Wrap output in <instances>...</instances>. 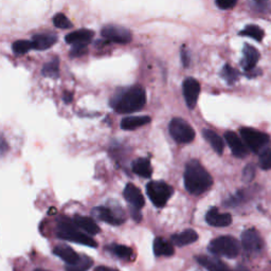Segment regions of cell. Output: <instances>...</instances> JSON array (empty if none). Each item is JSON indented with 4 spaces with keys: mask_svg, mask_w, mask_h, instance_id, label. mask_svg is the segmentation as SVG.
I'll use <instances>...</instances> for the list:
<instances>
[{
    "mask_svg": "<svg viewBox=\"0 0 271 271\" xmlns=\"http://www.w3.org/2000/svg\"><path fill=\"white\" fill-rule=\"evenodd\" d=\"M123 196H124L125 200L131 206V208L140 210L141 208L144 207V203H145L144 197H143L141 191L134 184L128 183L125 186Z\"/></svg>",
    "mask_w": 271,
    "mask_h": 271,
    "instance_id": "7c38bea8",
    "label": "cell"
},
{
    "mask_svg": "<svg viewBox=\"0 0 271 271\" xmlns=\"http://www.w3.org/2000/svg\"><path fill=\"white\" fill-rule=\"evenodd\" d=\"M254 176H256V167H254L253 164H248L244 168V173H243V179L246 182H250L253 180Z\"/></svg>",
    "mask_w": 271,
    "mask_h": 271,
    "instance_id": "836d02e7",
    "label": "cell"
},
{
    "mask_svg": "<svg viewBox=\"0 0 271 271\" xmlns=\"http://www.w3.org/2000/svg\"><path fill=\"white\" fill-rule=\"evenodd\" d=\"M242 246L250 253L259 252L263 248V241L256 229H248L242 234Z\"/></svg>",
    "mask_w": 271,
    "mask_h": 271,
    "instance_id": "8fae6325",
    "label": "cell"
},
{
    "mask_svg": "<svg viewBox=\"0 0 271 271\" xmlns=\"http://www.w3.org/2000/svg\"><path fill=\"white\" fill-rule=\"evenodd\" d=\"M213 183L211 175L197 160H191L185 166L184 186L193 195H200L210 189Z\"/></svg>",
    "mask_w": 271,
    "mask_h": 271,
    "instance_id": "6da1fadb",
    "label": "cell"
},
{
    "mask_svg": "<svg viewBox=\"0 0 271 271\" xmlns=\"http://www.w3.org/2000/svg\"><path fill=\"white\" fill-rule=\"evenodd\" d=\"M260 166L263 169L271 168V148L265 149L260 157Z\"/></svg>",
    "mask_w": 271,
    "mask_h": 271,
    "instance_id": "d6a6232c",
    "label": "cell"
},
{
    "mask_svg": "<svg viewBox=\"0 0 271 271\" xmlns=\"http://www.w3.org/2000/svg\"><path fill=\"white\" fill-rule=\"evenodd\" d=\"M13 51L17 54H25L31 49H33V44L30 41H17L13 44Z\"/></svg>",
    "mask_w": 271,
    "mask_h": 271,
    "instance_id": "4dcf8cb0",
    "label": "cell"
},
{
    "mask_svg": "<svg viewBox=\"0 0 271 271\" xmlns=\"http://www.w3.org/2000/svg\"><path fill=\"white\" fill-rule=\"evenodd\" d=\"M196 261L208 271H231V269L220 260L208 256H198Z\"/></svg>",
    "mask_w": 271,
    "mask_h": 271,
    "instance_id": "e0dca14e",
    "label": "cell"
},
{
    "mask_svg": "<svg viewBox=\"0 0 271 271\" xmlns=\"http://www.w3.org/2000/svg\"><path fill=\"white\" fill-rule=\"evenodd\" d=\"M207 223L213 227H227L231 225L232 217L228 213L220 214L217 208H212L206 215Z\"/></svg>",
    "mask_w": 271,
    "mask_h": 271,
    "instance_id": "9a60e30c",
    "label": "cell"
},
{
    "mask_svg": "<svg viewBox=\"0 0 271 271\" xmlns=\"http://www.w3.org/2000/svg\"><path fill=\"white\" fill-rule=\"evenodd\" d=\"M73 222L79 228L84 230L88 235H96L98 233H100V227L90 217L83 216V215H75Z\"/></svg>",
    "mask_w": 271,
    "mask_h": 271,
    "instance_id": "d6986e66",
    "label": "cell"
},
{
    "mask_svg": "<svg viewBox=\"0 0 271 271\" xmlns=\"http://www.w3.org/2000/svg\"><path fill=\"white\" fill-rule=\"evenodd\" d=\"M198 271H200V270H198Z\"/></svg>",
    "mask_w": 271,
    "mask_h": 271,
    "instance_id": "f6af8a7d",
    "label": "cell"
},
{
    "mask_svg": "<svg viewBox=\"0 0 271 271\" xmlns=\"http://www.w3.org/2000/svg\"><path fill=\"white\" fill-rule=\"evenodd\" d=\"M198 240V234L192 230V229H188L183 232L174 234L172 236V242L175 246L178 247H183L186 245H190L195 243Z\"/></svg>",
    "mask_w": 271,
    "mask_h": 271,
    "instance_id": "ffe728a7",
    "label": "cell"
},
{
    "mask_svg": "<svg viewBox=\"0 0 271 271\" xmlns=\"http://www.w3.org/2000/svg\"><path fill=\"white\" fill-rule=\"evenodd\" d=\"M102 36L117 44H128L131 42V33L120 26H106L102 29Z\"/></svg>",
    "mask_w": 271,
    "mask_h": 271,
    "instance_id": "ba28073f",
    "label": "cell"
},
{
    "mask_svg": "<svg viewBox=\"0 0 271 271\" xmlns=\"http://www.w3.org/2000/svg\"><path fill=\"white\" fill-rule=\"evenodd\" d=\"M241 136L246 146L254 152H263L271 142L267 133L249 127L242 128Z\"/></svg>",
    "mask_w": 271,
    "mask_h": 271,
    "instance_id": "8992f818",
    "label": "cell"
},
{
    "mask_svg": "<svg viewBox=\"0 0 271 271\" xmlns=\"http://www.w3.org/2000/svg\"><path fill=\"white\" fill-rule=\"evenodd\" d=\"M132 171L143 178H149L152 174V168L150 162L146 158L137 159L132 163Z\"/></svg>",
    "mask_w": 271,
    "mask_h": 271,
    "instance_id": "d4e9b609",
    "label": "cell"
},
{
    "mask_svg": "<svg viewBox=\"0 0 271 271\" xmlns=\"http://www.w3.org/2000/svg\"><path fill=\"white\" fill-rule=\"evenodd\" d=\"M34 271H49V270H45V269H35V270H34Z\"/></svg>",
    "mask_w": 271,
    "mask_h": 271,
    "instance_id": "ee69618b",
    "label": "cell"
},
{
    "mask_svg": "<svg viewBox=\"0 0 271 271\" xmlns=\"http://www.w3.org/2000/svg\"><path fill=\"white\" fill-rule=\"evenodd\" d=\"M146 193L155 207L162 208L172 197L174 190L163 181H151L146 185Z\"/></svg>",
    "mask_w": 271,
    "mask_h": 271,
    "instance_id": "5b68a950",
    "label": "cell"
},
{
    "mask_svg": "<svg viewBox=\"0 0 271 271\" xmlns=\"http://www.w3.org/2000/svg\"><path fill=\"white\" fill-rule=\"evenodd\" d=\"M53 253L65 263H67V265H72L80 259L79 254L71 247L67 245H57L54 248Z\"/></svg>",
    "mask_w": 271,
    "mask_h": 271,
    "instance_id": "ac0fdd59",
    "label": "cell"
},
{
    "mask_svg": "<svg viewBox=\"0 0 271 271\" xmlns=\"http://www.w3.org/2000/svg\"><path fill=\"white\" fill-rule=\"evenodd\" d=\"M215 3L219 9L228 10L236 5L237 0H215Z\"/></svg>",
    "mask_w": 271,
    "mask_h": 271,
    "instance_id": "d590c367",
    "label": "cell"
},
{
    "mask_svg": "<svg viewBox=\"0 0 271 271\" xmlns=\"http://www.w3.org/2000/svg\"><path fill=\"white\" fill-rule=\"evenodd\" d=\"M8 150V145L5 139L0 137V155H4L5 152Z\"/></svg>",
    "mask_w": 271,
    "mask_h": 271,
    "instance_id": "ab89813d",
    "label": "cell"
},
{
    "mask_svg": "<svg viewBox=\"0 0 271 271\" xmlns=\"http://www.w3.org/2000/svg\"><path fill=\"white\" fill-rule=\"evenodd\" d=\"M53 24L56 28L60 29H70L72 28L71 22L67 18L64 14H57L53 17Z\"/></svg>",
    "mask_w": 271,
    "mask_h": 271,
    "instance_id": "1f68e13d",
    "label": "cell"
},
{
    "mask_svg": "<svg viewBox=\"0 0 271 271\" xmlns=\"http://www.w3.org/2000/svg\"><path fill=\"white\" fill-rule=\"evenodd\" d=\"M56 235L60 239L68 242H72L76 244H82L84 246L95 248L98 246V243L90 237V235L85 234L81 231H79L72 223L69 220H61L56 228Z\"/></svg>",
    "mask_w": 271,
    "mask_h": 271,
    "instance_id": "3957f363",
    "label": "cell"
},
{
    "mask_svg": "<svg viewBox=\"0 0 271 271\" xmlns=\"http://www.w3.org/2000/svg\"><path fill=\"white\" fill-rule=\"evenodd\" d=\"M63 100L66 102L67 104H68V103H70V102H72V100H73V98H72V93H71V92L66 91V92L64 93V95H63Z\"/></svg>",
    "mask_w": 271,
    "mask_h": 271,
    "instance_id": "60d3db41",
    "label": "cell"
},
{
    "mask_svg": "<svg viewBox=\"0 0 271 271\" xmlns=\"http://www.w3.org/2000/svg\"><path fill=\"white\" fill-rule=\"evenodd\" d=\"M200 92V85L197 80L193 78L185 79L183 82V95L185 99V103L189 106V108L193 109L198 101Z\"/></svg>",
    "mask_w": 271,
    "mask_h": 271,
    "instance_id": "9c48e42d",
    "label": "cell"
},
{
    "mask_svg": "<svg viewBox=\"0 0 271 271\" xmlns=\"http://www.w3.org/2000/svg\"><path fill=\"white\" fill-rule=\"evenodd\" d=\"M168 129L173 139L178 143H190L195 138V131L193 127L180 118L173 119L171 123H169Z\"/></svg>",
    "mask_w": 271,
    "mask_h": 271,
    "instance_id": "52a82bcc",
    "label": "cell"
},
{
    "mask_svg": "<svg viewBox=\"0 0 271 271\" xmlns=\"http://www.w3.org/2000/svg\"><path fill=\"white\" fill-rule=\"evenodd\" d=\"M254 3H256V6L259 9L263 11L267 10L270 7V0H254Z\"/></svg>",
    "mask_w": 271,
    "mask_h": 271,
    "instance_id": "74e56055",
    "label": "cell"
},
{
    "mask_svg": "<svg viewBox=\"0 0 271 271\" xmlns=\"http://www.w3.org/2000/svg\"><path fill=\"white\" fill-rule=\"evenodd\" d=\"M241 35H246V36H249V37L256 40L258 42H261L262 38L264 37V31L258 26L250 25V26H247L241 32Z\"/></svg>",
    "mask_w": 271,
    "mask_h": 271,
    "instance_id": "f1b7e54d",
    "label": "cell"
},
{
    "mask_svg": "<svg viewBox=\"0 0 271 271\" xmlns=\"http://www.w3.org/2000/svg\"><path fill=\"white\" fill-rule=\"evenodd\" d=\"M43 74L47 78H57L60 74V62L59 59H53L51 62L45 64L43 68Z\"/></svg>",
    "mask_w": 271,
    "mask_h": 271,
    "instance_id": "83f0119b",
    "label": "cell"
},
{
    "mask_svg": "<svg viewBox=\"0 0 271 271\" xmlns=\"http://www.w3.org/2000/svg\"><path fill=\"white\" fill-rule=\"evenodd\" d=\"M243 53H244V59H243L242 65H243V68L245 69V71H249V70L254 69L257 64H258V62H259V60H260L259 51L250 45H246L244 47Z\"/></svg>",
    "mask_w": 271,
    "mask_h": 271,
    "instance_id": "2e32d148",
    "label": "cell"
},
{
    "mask_svg": "<svg viewBox=\"0 0 271 271\" xmlns=\"http://www.w3.org/2000/svg\"><path fill=\"white\" fill-rule=\"evenodd\" d=\"M146 103V94L142 87L133 86L127 90L117 93L111 106L118 113H131L143 108Z\"/></svg>",
    "mask_w": 271,
    "mask_h": 271,
    "instance_id": "7a4b0ae2",
    "label": "cell"
},
{
    "mask_svg": "<svg viewBox=\"0 0 271 271\" xmlns=\"http://www.w3.org/2000/svg\"><path fill=\"white\" fill-rule=\"evenodd\" d=\"M181 61L184 67H188L190 65V54H189V51L185 48L181 49Z\"/></svg>",
    "mask_w": 271,
    "mask_h": 271,
    "instance_id": "8d00e7d4",
    "label": "cell"
},
{
    "mask_svg": "<svg viewBox=\"0 0 271 271\" xmlns=\"http://www.w3.org/2000/svg\"><path fill=\"white\" fill-rule=\"evenodd\" d=\"M139 211H140V210H138V209L131 208V216H132V218L136 220V222H141L142 216H141V213H140Z\"/></svg>",
    "mask_w": 271,
    "mask_h": 271,
    "instance_id": "f35d334b",
    "label": "cell"
},
{
    "mask_svg": "<svg viewBox=\"0 0 271 271\" xmlns=\"http://www.w3.org/2000/svg\"><path fill=\"white\" fill-rule=\"evenodd\" d=\"M91 266L92 260L89 257L81 256L76 263L66 266V271H87Z\"/></svg>",
    "mask_w": 271,
    "mask_h": 271,
    "instance_id": "484cf974",
    "label": "cell"
},
{
    "mask_svg": "<svg viewBox=\"0 0 271 271\" xmlns=\"http://www.w3.org/2000/svg\"><path fill=\"white\" fill-rule=\"evenodd\" d=\"M236 271H250V270H249L247 267H245V266H243V265H240V266H237Z\"/></svg>",
    "mask_w": 271,
    "mask_h": 271,
    "instance_id": "7bdbcfd3",
    "label": "cell"
},
{
    "mask_svg": "<svg viewBox=\"0 0 271 271\" xmlns=\"http://www.w3.org/2000/svg\"><path fill=\"white\" fill-rule=\"evenodd\" d=\"M174 252L173 245L162 237H157L154 241V253L156 257H172Z\"/></svg>",
    "mask_w": 271,
    "mask_h": 271,
    "instance_id": "603a6c76",
    "label": "cell"
},
{
    "mask_svg": "<svg viewBox=\"0 0 271 271\" xmlns=\"http://www.w3.org/2000/svg\"><path fill=\"white\" fill-rule=\"evenodd\" d=\"M108 250L122 260H130L132 257V249L124 245H110Z\"/></svg>",
    "mask_w": 271,
    "mask_h": 271,
    "instance_id": "4316f807",
    "label": "cell"
},
{
    "mask_svg": "<svg viewBox=\"0 0 271 271\" xmlns=\"http://www.w3.org/2000/svg\"><path fill=\"white\" fill-rule=\"evenodd\" d=\"M225 140L230 146L233 155L237 158H244L248 155V147L244 141L237 137V134L233 131H228L225 133Z\"/></svg>",
    "mask_w": 271,
    "mask_h": 271,
    "instance_id": "4fadbf2b",
    "label": "cell"
},
{
    "mask_svg": "<svg viewBox=\"0 0 271 271\" xmlns=\"http://www.w3.org/2000/svg\"><path fill=\"white\" fill-rule=\"evenodd\" d=\"M203 137L206 138V140L209 142V144L213 147V149L217 152L218 155H222L224 152V148H225V143L224 140L219 137V136L211 130V129H205L202 131Z\"/></svg>",
    "mask_w": 271,
    "mask_h": 271,
    "instance_id": "cb8c5ba5",
    "label": "cell"
},
{
    "mask_svg": "<svg viewBox=\"0 0 271 271\" xmlns=\"http://www.w3.org/2000/svg\"><path fill=\"white\" fill-rule=\"evenodd\" d=\"M222 76L225 79V81L232 85L234 84L237 80H239V72H237L233 67L229 66V65H226L223 70H222Z\"/></svg>",
    "mask_w": 271,
    "mask_h": 271,
    "instance_id": "f546056e",
    "label": "cell"
},
{
    "mask_svg": "<svg viewBox=\"0 0 271 271\" xmlns=\"http://www.w3.org/2000/svg\"><path fill=\"white\" fill-rule=\"evenodd\" d=\"M87 53V45H74L71 50V56L78 57V56H83Z\"/></svg>",
    "mask_w": 271,
    "mask_h": 271,
    "instance_id": "e575fe53",
    "label": "cell"
},
{
    "mask_svg": "<svg viewBox=\"0 0 271 271\" xmlns=\"http://www.w3.org/2000/svg\"><path fill=\"white\" fill-rule=\"evenodd\" d=\"M94 36V32L88 29H82L71 32L66 36V42L72 46L74 45H88Z\"/></svg>",
    "mask_w": 271,
    "mask_h": 271,
    "instance_id": "5bb4252c",
    "label": "cell"
},
{
    "mask_svg": "<svg viewBox=\"0 0 271 271\" xmlns=\"http://www.w3.org/2000/svg\"><path fill=\"white\" fill-rule=\"evenodd\" d=\"M93 215L104 223L111 226H120L124 223V218L121 216L120 212H117L112 208L96 207L92 210Z\"/></svg>",
    "mask_w": 271,
    "mask_h": 271,
    "instance_id": "30bf717a",
    "label": "cell"
},
{
    "mask_svg": "<svg viewBox=\"0 0 271 271\" xmlns=\"http://www.w3.org/2000/svg\"><path fill=\"white\" fill-rule=\"evenodd\" d=\"M57 42V37L53 34H37L32 40L33 49L46 50L52 47Z\"/></svg>",
    "mask_w": 271,
    "mask_h": 271,
    "instance_id": "44dd1931",
    "label": "cell"
},
{
    "mask_svg": "<svg viewBox=\"0 0 271 271\" xmlns=\"http://www.w3.org/2000/svg\"><path fill=\"white\" fill-rule=\"evenodd\" d=\"M240 243L233 236L224 235L213 240L209 245V251L229 259H234L240 253Z\"/></svg>",
    "mask_w": 271,
    "mask_h": 271,
    "instance_id": "277c9868",
    "label": "cell"
},
{
    "mask_svg": "<svg viewBox=\"0 0 271 271\" xmlns=\"http://www.w3.org/2000/svg\"><path fill=\"white\" fill-rule=\"evenodd\" d=\"M94 271H118V270L110 268V267H106V266H99L94 269Z\"/></svg>",
    "mask_w": 271,
    "mask_h": 271,
    "instance_id": "b9f144b4",
    "label": "cell"
},
{
    "mask_svg": "<svg viewBox=\"0 0 271 271\" xmlns=\"http://www.w3.org/2000/svg\"><path fill=\"white\" fill-rule=\"evenodd\" d=\"M150 122V118L147 115L142 117H127L121 121V127L125 130H132L144 126Z\"/></svg>",
    "mask_w": 271,
    "mask_h": 271,
    "instance_id": "7402d4cb",
    "label": "cell"
}]
</instances>
